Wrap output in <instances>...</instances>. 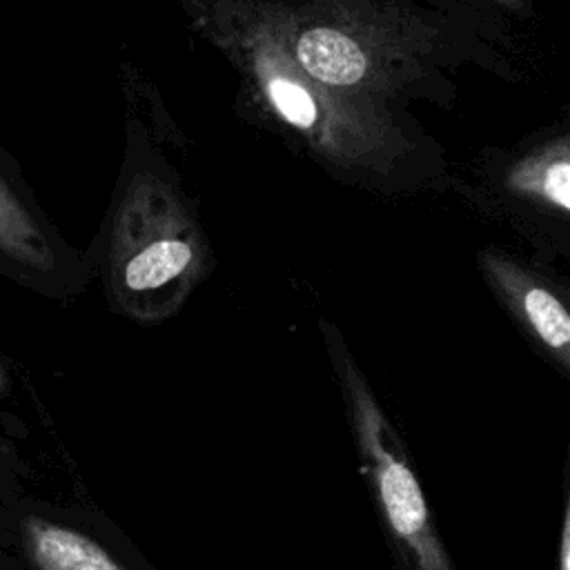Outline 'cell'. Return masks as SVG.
<instances>
[{
  "label": "cell",
  "instance_id": "1",
  "mask_svg": "<svg viewBox=\"0 0 570 570\" xmlns=\"http://www.w3.org/2000/svg\"><path fill=\"white\" fill-rule=\"evenodd\" d=\"M183 11L234 69L236 109L327 176L383 196L450 191L448 154L410 111L309 78L247 0H203Z\"/></svg>",
  "mask_w": 570,
  "mask_h": 570
},
{
  "label": "cell",
  "instance_id": "2",
  "mask_svg": "<svg viewBox=\"0 0 570 570\" xmlns=\"http://www.w3.org/2000/svg\"><path fill=\"white\" fill-rule=\"evenodd\" d=\"M287 56L314 80L407 111L459 100L454 71L476 67L508 82L505 18L479 4L441 9L414 0H247Z\"/></svg>",
  "mask_w": 570,
  "mask_h": 570
},
{
  "label": "cell",
  "instance_id": "3",
  "mask_svg": "<svg viewBox=\"0 0 570 570\" xmlns=\"http://www.w3.org/2000/svg\"><path fill=\"white\" fill-rule=\"evenodd\" d=\"M214 267V247L174 167L154 147L131 149L107 234L105 281L114 305L138 321H160Z\"/></svg>",
  "mask_w": 570,
  "mask_h": 570
},
{
  "label": "cell",
  "instance_id": "4",
  "mask_svg": "<svg viewBox=\"0 0 570 570\" xmlns=\"http://www.w3.org/2000/svg\"><path fill=\"white\" fill-rule=\"evenodd\" d=\"M483 220L510 232L528 258L554 267L570 256L568 120L530 131L510 147H483L452 187Z\"/></svg>",
  "mask_w": 570,
  "mask_h": 570
},
{
  "label": "cell",
  "instance_id": "5",
  "mask_svg": "<svg viewBox=\"0 0 570 570\" xmlns=\"http://www.w3.org/2000/svg\"><path fill=\"white\" fill-rule=\"evenodd\" d=\"M321 327L327 338L336 372L341 374V381L345 385L358 445L367 463L376 490V501L387 521V528L410 554L414 570H450L445 550L439 543L430 521L425 494L412 468L399 454L394 434L390 432V425L376 399L372 396L367 383L363 381L358 367L345 350L338 330L325 321L321 323Z\"/></svg>",
  "mask_w": 570,
  "mask_h": 570
},
{
  "label": "cell",
  "instance_id": "6",
  "mask_svg": "<svg viewBox=\"0 0 570 570\" xmlns=\"http://www.w3.org/2000/svg\"><path fill=\"white\" fill-rule=\"evenodd\" d=\"M476 267L517 325L563 370L570 365L568 281L554 269L499 245L476 252Z\"/></svg>",
  "mask_w": 570,
  "mask_h": 570
},
{
  "label": "cell",
  "instance_id": "7",
  "mask_svg": "<svg viewBox=\"0 0 570 570\" xmlns=\"http://www.w3.org/2000/svg\"><path fill=\"white\" fill-rule=\"evenodd\" d=\"M29 543L40 570H125L105 548L62 525L31 521Z\"/></svg>",
  "mask_w": 570,
  "mask_h": 570
},
{
  "label": "cell",
  "instance_id": "8",
  "mask_svg": "<svg viewBox=\"0 0 570 570\" xmlns=\"http://www.w3.org/2000/svg\"><path fill=\"white\" fill-rule=\"evenodd\" d=\"M0 252L16 263L51 274L56 252L31 212L20 203L11 187L0 178Z\"/></svg>",
  "mask_w": 570,
  "mask_h": 570
},
{
  "label": "cell",
  "instance_id": "9",
  "mask_svg": "<svg viewBox=\"0 0 570 570\" xmlns=\"http://www.w3.org/2000/svg\"><path fill=\"white\" fill-rule=\"evenodd\" d=\"M488 11H494L503 18H517V20H530L534 18V2L532 0H470Z\"/></svg>",
  "mask_w": 570,
  "mask_h": 570
},
{
  "label": "cell",
  "instance_id": "10",
  "mask_svg": "<svg viewBox=\"0 0 570 570\" xmlns=\"http://www.w3.org/2000/svg\"><path fill=\"white\" fill-rule=\"evenodd\" d=\"M559 570H570V510L563 508L561 521V543H559Z\"/></svg>",
  "mask_w": 570,
  "mask_h": 570
},
{
  "label": "cell",
  "instance_id": "11",
  "mask_svg": "<svg viewBox=\"0 0 570 570\" xmlns=\"http://www.w3.org/2000/svg\"><path fill=\"white\" fill-rule=\"evenodd\" d=\"M196 2H203V0H180V7H189V4H196Z\"/></svg>",
  "mask_w": 570,
  "mask_h": 570
}]
</instances>
